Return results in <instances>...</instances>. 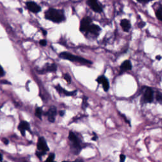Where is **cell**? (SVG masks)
Wrapping results in <instances>:
<instances>
[{
    "instance_id": "7",
    "label": "cell",
    "mask_w": 162,
    "mask_h": 162,
    "mask_svg": "<svg viewBox=\"0 0 162 162\" xmlns=\"http://www.w3.org/2000/svg\"><path fill=\"white\" fill-rule=\"evenodd\" d=\"M91 24H92V19L90 17H86L83 18L80 24V30L82 32H86L88 27Z\"/></svg>"
},
{
    "instance_id": "24",
    "label": "cell",
    "mask_w": 162,
    "mask_h": 162,
    "mask_svg": "<svg viewBox=\"0 0 162 162\" xmlns=\"http://www.w3.org/2000/svg\"><path fill=\"white\" fill-rule=\"evenodd\" d=\"M126 159V156L123 154H121L120 155V162H125V160Z\"/></svg>"
},
{
    "instance_id": "8",
    "label": "cell",
    "mask_w": 162,
    "mask_h": 162,
    "mask_svg": "<svg viewBox=\"0 0 162 162\" xmlns=\"http://www.w3.org/2000/svg\"><path fill=\"white\" fill-rule=\"evenodd\" d=\"M96 81L98 82V84H100L102 85L103 88L105 92H107L110 89V84L108 80L107 79V77L104 76H102L98 77L96 79Z\"/></svg>"
},
{
    "instance_id": "20",
    "label": "cell",
    "mask_w": 162,
    "mask_h": 162,
    "mask_svg": "<svg viewBox=\"0 0 162 162\" xmlns=\"http://www.w3.org/2000/svg\"><path fill=\"white\" fill-rule=\"evenodd\" d=\"M88 107V103H87V98L86 96H84L83 100H82V108H86Z\"/></svg>"
},
{
    "instance_id": "15",
    "label": "cell",
    "mask_w": 162,
    "mask_h": 162,
    "mask_svg": "<svg viewBox=\"0 0 162 162\" xmlns=\"http://www.w3.org/2000/svg\"><path fill=\"white\" fill-rule=\"evenodd\" d=\"M120 26L122 27V29L126 32H128L131 28V22L127 19L122 20L120 22Z\"/></svg>"
},
{
    "instance_id": "4",
    "label": "cell",
    "mask_w": 162,
    "mask_h": 162,
    "mask_svg": "<svg viewBox=\"0 0 162 162\" xmlns=\"http://www.w3.org/2000/svg\"><path fill=\"white\" fill-rule=\"evenodd\" d=\"M154 100V91L149 87L143 88L142 102L144 103H151Z\"/></svg>"
},
{
    "instance_id": "18",
    "label": "cell",
    "mask_w": 162,
    "mask_h": 162,
    "mask_svg": "<svg viewBox=\"0 0 162 162\" xmlns=\"http://www.w3.org/2000/svg\"><path fill=\"white\" fill-rule=\"evenodd\" d=\"M155 98L158 103H162V93L160 92H158L155 96Z\"/></svg>"
},
{
    "instance_id": "30",
    "label": "cell",
    "mask_w": 162,
    "mask_h": 162,
    "mask_svg": "<svg viewBox=\"0 0 162 162\" xmlns=\"http://www.w3.org/2000/svg\"><path fill=\"white\" fill-rule=\"evenodd\" d=\"M64 113H65V112H64L63 111H60V115L61 116H63Z\"/></svg>"
},
{
    "instance_id": "28",
    "label": "cell",
    "mask_w": 162,
    "mask_h": 162,
    "mask_svg": "<svg viewBox=\"0 0 162 162\" xmlns=\"http://www.w3.org/2000/svg\"><path fill=\"white\" fill-rule=\"evenodd\" d=\"M144 25H145V22H141V23L139 24V27L140 28H143Z\"/></svg>"
},
{
    "instance_id": "16",
    "label": "cell",
    "mask_w": 162,
    "mask_h": 162,
    "mask_svg": "<svg viewBox=\"0 0 162 162\" xmlns=\"http://www.w3.org/2000/svg\"><path fill=\"white\" fill-rule=\"evenodd\" d=\"M57 71V66L55 63L48 65L43 69V72H55Z\"/></svg>"
},
{
    "instance_id": "27",
    "label": "cell",
    "mask_w": 162,
    "mask_h": 162,
    "mask_svg": "<svg viewBox=\"0 0 162 162\" xmlns=\"http://www.w3.org/2000/svg\"><path fill=\"white\" fill-rule=\"evenodd\" d=\"M62 162H84V160L81 159H77L75 161H63Z\"/></svg>"
},
{
    "instance_id": "22",
    "label": "cell",
    "mask_w": 162,
    "mask_h": 162,
    "mask_svg": "<svg viewBox=\"0 0 162 162\" xmlns=\"http://www.w3.org/2000/svg\"><path fill=\"white\" fill-rule=\"evenodd\" d=\"M54 158H55V154L54 153H51L48 159H46V161L45 162H55L54 161Z\"/></svg>"
},
{
    "instance_id": "26",
    "label": "cell",
    "mask_w": 162,
    "mask_h": 162,
    "mask_svg": "<svg viewBox=\"0 0 162 162\" xmlns=\"http://www.w3.org/2000/svg\"><path fill=\"white\" fill-rule=\"evenodd\" d=\"M39 44H40V45H41L42 46H46V44H47V42H46V40L43 39V40H41V41H39Z\"/></svg>"
},
{
    "instance_id": "19",
    "label": "cell",
    "mask_w": 162,
    "mask_h": 162,
    "mask_svg": "<svg viewBox=\"0 0 162 162\" xmlns=\"http://www.w3.org/2000/svg\"><path fill=\"white\" fill-rule=\"evenodd\" d=\"M42 109L41 108H37L36 110V112H35V115H36L37 117H38L39 118L41 119V117H42Z\"/></svg>"
},
{
    "instance_id": "6",
    "label": "cell",
    "mask_w": 162,
    "mask_h": 162,
    "mask_svg": "<svg viewBox=\"0 0 162 162\" xmlns=\"http://www.w3.org/2000/svg\"><path fill=\"white\" fill-rule=\"evenodd\" d=\"M101 30H102V29L100 26H98V25L91 24L88 27L87 30H86V33H89L96 36H98L100 34Z\"/></svg>"
},
{
    "instance_id": "12",
    "label": "cell",
    "mask_w": 162,
    "mask_h": 162,
    "mask_svg": "<svg viewBox=\"0 0 162 162\" xmlns=\"http://www.w3.org/2000/svg\"><path fill=\"white\" fill-rule=\"evenodd\" d=\"M18 130L20 131L22 135L23 136H25V131H30V125L29 123L26 122V121H22L18 127Z\"/></svg>"
},
{
    "instance_id": "29",
    "label": "cell",
    "mask_w": 162,
    "mask_h": 162,
    "mask_svg": "<svg viewBox=\"0 0 162 162\" xmlns=\"http://www.w3.org/2000/svg\"><path fill=\"white\" fill-rule=\"evenodd\" d=\"M3 143H4L5 144H8V143H9V141H8V139H3Z\"/></svg>"
},
{
    "instance_id": "17",
    "label": "cell",
    "mask_w": 162,
    "mask_h": 162,
    "mask_svg": "<svg viewBox=\"0 0 162 162\" xmlns=\"http://www.w3.org/2000/svg\"><path fill=\"white\" fill-rule=\"evenodd\" d=\"M155 14L157 18L162 22V5H160L155 11Z\"/></svg>"
},
{
    "instance_id": "14",
    "label": "cell",
    "mask_w": 162,
    "mask_h": 162,
    "mask_svg": "<svg viewBox=\"0 0 162 162\" xmlns=\"http://www.w3.org/2000/svg\"><path fill=\"white\" fill-rule=\"evenodd\" d=\"M55 89H56V91L60 94H63L65 96H74L76 94V93L77 92V91H67L65 89H64L63 88H62L60 85H57L55 87Z\"/></svg>"
},
{
    "instance_id": "3",
    "label": "cell",
    "mask_w": 162,
    "mask_h": 162,
    "mask_svg": "<svg viewBox=\"0 0 162 162\" xmlns=\"http://www.w3.org/2000/svg\"><path fill=\"white\" fill-rule=\"evenodd\" d=\"M59 56L62 59L67 60H69L72 62L79 63L81 64L85 65H89L92 64V62L91 61L87 60L82 57L74 55L68 52H62L59 55Z\"/></svg>"
},
{
    "instance_id": "10",
    "label": "cell",
    "mask_w": 162,
    "mask_h": 162,
    "mask_svg": "<svg viewBox=\"0 0 162 162\" xmlns=\"http://www.w3.org/2000/svg\"><path fill=\"white\" fill-rule=\"evenodd\" d=\"M26 6L27 8L32 12L33 13H38L41 10V7L35 2H29L26 3Z\"/></svg>"
},
{
    "instance_id": "13",
    "label": "cell",
    "mask_w": 162,
    "mask_h": 162,
    "mask_svg": "<svg viewBox=\"0 0 162 162\" xmlns=\"http://www.w3.org/2000/svg\"><path fill=\"white\" fill-rule=\"evenodd\" d=\"M56 113H57V110H56V107H52L49 109V110L46 113V115L48 117V120L50 122H55V117L56 115Z\"/></svg>"
},
{
    "instance_id": "33",
    "label": "cell",
    "mask_w": 162,
    "mask_h": 162,
    "mask_svg": "<svg viewBox=\"0 0 162 162\" xmlns=\"http://www.w3.org/2000/svg\"><path fill=\"white\" fill-rule=\"evenodd\" d=\"M2 159H3V158H2V155L0 154V161H2Z\"/></svg>"
},
{
    "instance_id": "23",
    "label": "cell",
    "mask_w": 162,
    "mask_h": 162,
    "mask_svg": "<svg viewBox=\"0 0 162 162\" xmlns=\"http://www.w3.org/2000/svg\"><path fill=\"white\" fill-rule=\"evenodd\" d=\"M137 2H139L140 3H143V4H146L151 1H153V0H136Z\"/></svg>"
},
{
    "instance_id": "32",
    "label": "cell",
    "mask_w": 162,
    "mask_h": 162,
    "mask_svg": "<svg viewBox=\"0 0 162 162\" xmlns=\"http://www.w3.org/2000/svg\"><path fill=\"white\" fill-rule=\"evenodd\" d=\"M43 34L45 36V35H46L47 34V32L46 31H45V30H43Z\"/></svg>"
},
{
    "instance_id": "2",
    "label": "cell",
    "mask_w": 162,
    "mask_h": 162,
    "mask_svg": "<svg viewBox=\"0 0 162 162\" xmlns=\"http://www.w3.org/2000/svg\"><path fill=\"white\" fill-rule=\"evenodd\" d=\"M69 139L71 141V148L72 153L75 154H79L81 151L84 148L83 143L80 138L72 131H71L69 134Z\"/></svg>"
},
{
    "instance_id": "25",
    "label": "cell",
    "mask_w": 162,
    "mask_h": 162,
    "mask_svg": "<svg viewBox=\"0 0 162 162\" xmlns=\"http://www.w3.org/2000/svg\"><path fill=\"white\" fill-rule=\"evenodd\" d=\"M5 71L3 70V69L2 68V67L0 65V77H3L5 76Z\"/></svg>"
},
{
    "instance_id": "31",
    "label": "cell",
    "mask_w": 162,
    "mask_h": 162,
    "mask_svg": "<svg viewBox=\"0 0 162 162\" xmlns=\"http://www.w3.org/2000/svg\"><path fill=\"white\" fill-rule=\"evenodd\" d=\"M156 58L158 60H161V56H160L159 55H158V56H156Z\"/></svg>"
},
{
    "instance_id": "9",
    "label": "cell",
    "mask_w": 162,
    "mask_h": 162,
    "mask_svg": "<svg viewBox=\"0 0 162 162\" xmlns=\"http://www.w3.org/2000/svg\"><path fill=\"white\" fill-rule=\"evenodd\" d=\"M38 149L42 152L46 153L49 151V148L46 140L43 138H40L38 141Z\"/></svg>"
},
{
    "instance_id": "5",
    "label": "cell",
    "mask_w": 162,
    "mask_h": 162,
    "mask_svg": "<svg viewBox=\"0 0 162 162\" xmlns=\"http://www.w3.org/2000/svg\"><path fill=\"white\" fill-rule=\"evenodd\" d=\"M87 5L95 12L101 13L103 11L102 7L98 3V0H87Z\"/></svg>"
},
{
    "instance_id": "21",
    "label": "cell",
    "mask_w": 162,
    "mask_h": 162,
    "mask_svg": "<svg viewBox=\"0 0 162 162\" xmlns=\"http://www.w3.org/2000/svg\"><path fill=\"white\" fill-rule=\"evenodd\" d=\"M63 78L69 84L71 83V77L69 74H65L63 75Z\"/></svg>"
},
{
    "instance_id": "1",
    "label": "cell",
    "mask_w": 162,
    "mask_h": 162,
    "mask_svg": "<svg viewBox=\"0 0 162 162\" xmlns=\"http://www.w3.org/2000/svg\"><path fill=\"white\" fill-rule=\"evenodd\" d=\"M45 18L54 23H61L65 20L63 10L50 8L45 12Z\"/></svg>"
},
{
    "instance_id": "11",
    "label": "cell",
    "mask_w": 162,
    "mask_h": 162,
    "mask_svg": "<svg viewBox=\"0 0 162 162\" xmlns=\"http://www.w3.org/2000/svg\"><path fill=\"white\" fill-rule=\"evenodd\" d=\"M132 63L131 62L130 60H125L124 61L122 65H120V74H122L123 72L128 71H131L132 69Z\"/></svg>"
}]
</instances>
